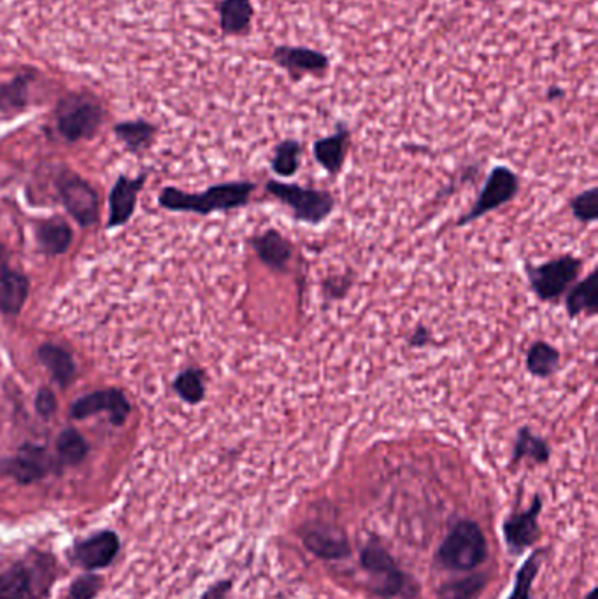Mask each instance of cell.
<instances>
[{"label": "cell", "instance_id": "obj_35", "mask_svg": "<svg viewBox=\"0 0 598 599\" xmlns=\"http://www.w3.org/2000/svg\"><path fill=\"white\" fill-rule=\"evenodd\" d=\"M37 414L41 417H51L57 410V398L50 389H41L36 398Z\"/></svg>", "mask_w": 598, "mask_h": 599}, {"label": "cell", "instance_id": "obj_22", "mask_svg": "<svg viewBox=\"0 0 598 599\" xmlns=\"http://www.w3.org/2000/svg\"><path fill=\"white\" fill-rule=\"evenodd\" d=\"M37 240L44 253L57 256L65 253L71 246L72 230L62 219H50L37 228Z\"/></svg>", "mask_w": 598, "mask_h": 599}, {"label": "cell", "instance_id": "obj_12", "mask_svg": "<svg viewBox=\"0 0 598 599\" xmlns=\"http://www.w3.org/2000/svg\"><path fill=\"white\" fill-rule=\"evenodd\" d=\"M55 468V461L43 447L25 445L11 458L0 459V473L22 486L43 480Z\"/></svg>", "mask_w": 598, "mask_h": 599}, {"label": "cell", "instance_id": "obj_34", "mask_svg": "<svg viewBox=\"0 0 598 599\" xmlns=\"http://www.w3.org/2000/svg\"><path fill=\"white\" fill-rule=\"evenodd\" d=\"M25 81H27L25 78L16 79L11 85L4 86L0 90V102L11 107L20 106L25 100V95H27V83Z\"/></svg>", "mask_w": 598, "mask_h": 599}, {"label": "cell", "instance_id": "obj_24", "mask_svg": "<svg viewBox=\"0 0 598 599\" xmlns=\"http://www.w3.org/2000/svg\"><path fill=\"white\" fill-rule=\"evenodd\" d=\"M560 367V353L548 342H535L528 349L527 368L530 374L539 379H548Z\"/></svg>", "mask_w": 598, "mask_h": 599}, {"label": "cell", "instance_id": "obj_9", "mask_svg": "<svg viewBox=\"0 0 598 599\" xmlns=\"http://www.w3.org/2000/svg\"><path fill=\"white\" fill-rule=\"evenodd\" d=\"M518 186H520V181L513 170L502 167V165L495 167L486 179L485 188L479 193L476 204L469 212L463 214L458 225H469L472 221L486 216L488 212L499 209L500 205L511 202L514 195L518 193Z\"/></svg>", "mask_w": 598, "mask_h": 599}, {"label": "cell", "instance_id": "obj_19", "mask_svg": "<svg viewBox=\"0 0 598 599\" xmlns=\"http://www.w3.org/2000/svg\"><path fill=\"white\" fill-rule=\"evenodd\" d=\"M597 302V272H591L584 281L570 289L567 295V312L570 318H577L581 314L595 316Z\"/></svg>", "mask_w": 598, "mask_h": 599}, {"label": "cell", "instance_id": "obj_25", "mask_svg": "<svg viewBox=\"0 0 598 599\" xmlns=\"http://www.w3.org/2000/svg\"><path fill=\"white\" fill-rule=\"evenodd\" d=\"M488 577L485 573H470L467 577L453 578L442 584L437 599H477L485 591Z\"/></svg>", "mask_w": 598, "mask_h": 599}, {"label": "cell", "instance_id": "obj_6", "mask_svg": "<svg viewBox=\"0 0 598 599\" xmlns=\"http://www.w3.org/2000/svg\"><path fill=\"white\" fill-rule=\"evenodd\" d=\"M579 272H581V260H577L576 256L570 254L537 267H527L530 286L542 302H555L560 296L565 295L576 282Z\"/></svg>", "mask_w": 598, "mask_h": 599}, {"label": "cell", "instance_id": "obj_11", "mask_svg": "<svg viewBox=\"0 0 598 599\" xmlns=\"http://www.w3.org/2000/svg\"><path fill=\"white\" fill-rule=\"evenodd\" d=\"M542 500L539 494H535L532 505L513 512L502 522V536L506 542L507 552L511 556H521L525 550L532 549L541 538V526H539V515H541Z\"/></svg>", "mask_w": 598, "mask_h": 599}, {"label": "cell", "instance_id": "obj_33", "mask_svg": "<svg viewBox=\"0 0 598 599\" xmlns=\"http://www.w3.org/2000/svg\"><path fill=\"white\" fill-rule=\"evenodd\" d=\"M597 195V188H590V190L579 193L576 198H572L570 209L581 223H593L598 218Z\"/></svg>", "mask_w": 598, "mask_h": 599}, {"label": "cell", "instance_id": "obj_23", "mask_svg": "<svg viewBox=\"0 0 598 599\" xmlns=\"http://www.w3.org/2000/svg\"><path fill=\"white\" fill-rule=\"evenodd\" d=\"M274 58L279 64L295 71L320 72L328 67L327 58L318 51L306 48H278L274 51Z\"/></svg>", "mask_w": 598, "mask_h": 599}, {"label": "cell", "instance_id": "obj_1", "mask_svg": "<svg viewBox=\"0 0 598 599\" xmlns=\"http://www.w3.org/2000/svg\"><path fill=\"white\" fill-rule=\"evenodd\" d=\"M58 577L57 557L46 550L30 549L0 571V599H50Z\"/></svg>", "mask_w": 598, "mask_h": 599}, {"label": "cell", "instance_id": "obj_32", "mask_svg": "<svg viewBox=\"0 0 598 599\" xmlns=\"http://www.w3.org/2000/svg\"><path fill=\"white\" fill-rule=\"evenodd\" d=\"M102 589H104V578L93 571H85L72 580L65 599H95Z\"/></svg>", "mask_w": 598, "mask_h": 599}, {"label": "cell", "instance_id": "obj_38", "mask_svg": "<svg viewBox=\"0 0 598 599\" xmlns=\"http://www.w3.org/2000/svg\"><path fill=\"white\" fill-rule=\"evenodd\" d=\"M597 598V589H595V587H593V589H591L590 592H588V594H586V596H584V599H595Z\"/></svg>", "mask_w": 598, "mask_h": 599}, {"label": "cell", "instance_id": "obj_8", "mask_svg": "<svg viewBox=\"0 0 598 599\" xmlns=\"http://www.w3.org/2000/svg\"><path fill=\"white\" fill-rule=\"evenodd\" d=\"M102 123V109L95 100L74 95L58 106V130L69 141L92 137Z\"/></svg>", "mask_w": 598, "mask_h": 599}, {"label": "cell", "instance_id": "obj_17", "mask_svg": "<svg viewBox=\"0 0 598 599\" xmlns=\"http://www.w3.org/2000/svg\"><path fill=\"white\" fill-rule=\"evenodd\" d=\"M29 296V279L15 270L0 274V311L16 316Z\"/></svg>", "mask_w": 598, "mask_h": 599}, {"label": "cell", "instance_id": "obj_5", "mask_svg": "<svg viewBox=\"0 0 598 599\" xmlns=\"http://www.w3.org/2000/svg\"><path fill=\"white\" fill-rule=\"evenodd\" d=\"M267 191L288 205L295 218L309 225H320L334 211V198L327 191L302 188L299 184L283 181H269Z\"/></svg>", "mask_w": 598, "mask_h": 599}, {"label": "cell", "instance_id": "obj_15", "mask_svg": "<svg viewBox=\"0 0 598 599\" xmlns=\"http://www.w3.org/2000/svg\"><path fill=\"white\" fill-rule=\"evenodd\" d=\"M144 177H120L109 198V226H120L129 221L136 209L137 195L143 188Z\"/></svg>", "mask_w": 598, "mask_h": 599}, {"label": "cell", "instance_id": "obj_10", "mask_svg": "<svg viewBox=\"0 0 598 599\" xmlns=\"http://www.w3.org/2000/svg\"><path fill=\"white\" fill-rule=\"evenodd\" d=\"M300 538L304 547L323 561H344L351 556L348 535L334 522H307L300 529Z\"/></svg>", "mask_w": 598, "mask_h": 599}, {"label": "cell", "instance_id": "obj_16", "mask_svg": "<svg viewBox=\"0 0 598 599\" xmlns=\"http://www.w3.org/2000/svg\"><path fill=\"white\" fill-rule=\"evenodd\" d=\"M253 247L257 251L258 258L272 270L285 272L288 263L292 260V244L276 230H267L255 237Z\"/></svg>", "mask_w": 598, "mask_h": 599}, {"label": "cell", "instance_id": "obj_28", "mask_svg": "<svg viewBox=\"0 0 598 599\" xmlns=\"http://www.w3.org/2000/svg\"><path fill=\"white\" fill-rule=\"evenodd\" d=\"M541 566L542 550H535L528 556L527 561L521 564L520 570L514 578L513 591L506 599H532L535 578L539 575Z\"/></svg>", "mask_w": 598, "mask_h": 599}, {"label": "cell", "instance_id": "obj_36", "mask_svg": "<svg viewBox=\"0 0 598 599\" xmlns=\"http://www.w3.org/2000/svg\"><path fill=\"white\" fill-rule=\"evenodd\" d=\"M232 580L225 578V580H218L213 585L207 587V591L202 594L200 599H227L228 594L232 591Z\"/></svg>", "mask_w": 598, "mask_h": 599}, {"label": "cell", "instance_id": "obj_14", "mask_svg": "<svg viewBox=\"0 0 598 599\" xmlns=\"http://www.w3.org/2000/svg\"><path fill=\"white\" fill-rule=\"evenodd\" d=\"M60 195L67 211L71 212L79 225L90 226L99 216V198L90 184L83 179L67 177L60 184Z\"/></svg>", "mask_w": 598, "mask_h": 599}, {"label": "cell", "instance_id": "obj_29", "mask_svg": "<svg viewBox=\"0 0 598 599\" xmlns=\"http://www.w3.org/2000/svg\"><path fill=\"white\" fill-rule=\"evenodd\" d=\"M300 167V144L285 141L279 144L272 158V170L281 177H292Z\"/></svg>", "mask_w": 598, "mask_h": 599}, {"label": "cell", "instance_id": "obj_37", "mask_svg": "<svg viewBox=\"0 0 598 599\" xmlns=\"http://www.w3.org/2000/svg\"><path fill=\"white\" fill-rule=\"evenodd\" d=\"M430 333H428L427 328H423L420 326L416 332L409 337V346L416 347V349H421V347L428 346L430 344Z\"/></svg>", "mask_w": 598, "mask_h": 599}, {"label": "cell", "instance_id": "obj_30", "mask_svg": "<svg viewBox=\"0 0 598 599\" xmlns=\"http://www.w3.org/2000/svg\"><path fill=\"white\" fill-rule=\"evenodd\" d=\"M114 132L127 144V148L139 151L150 144L153 134H155V128L146 121H129V123L118 125Z\"/></svg>", "mask_w": 598, "mask_h": 599}, {"label": "cell", "instance_id": "obj_3", "mask_svg": "<svg viewBox=\"0 0 598 599\" xmlns=\"http://www.w3.org/2000/svg\"><path fill=\"white\" fill-rule=\"evenodd\" d=\"M257 184L225 183L216 184L204 193H183L176 188H167L160 195V204L171 211L199 212L211 214L216 211H232L250 202Z\"/></svg>", "mask_w": 598, "mask_h": 599}, {"label": "cell", "instance_id": "obj_4", "mask_svg": "<svg viewBox=\"0 0 598 599\" xmlns=\"http://www.w3.org/2000/svg\"><path fill=\"white\" fill-rule=\"evenodd\" d=\"M360 568L371 577V591L381 599L400 598L414 591L411 578L383 543L369 540L360 550Z\"/></svg>", "mask_w": 598, "mask_h": 599}, {"label": "cell", "instance_id": "obj_21", "mask_svg": "<svg viewBox=\"0 0 598 599\" xmlns=\"http://www.w3.org/2000/svg\"><path fill=\"white\" fill-rule=\"evenodd\" d=\"M39 360L50 370L53 379L62 386H67L76 375V365L71 354L55 344H44L39 347Z\"/></svg>", "mask_w": 598, "mask_h": 599}, {"label": "cell", "instance_id": "obj_31", "mask_svg": "<svg viewBox=\"0 0 598 599\" xmlns=\"http://www.w3.org/2000/svg\"><path fill=\"white\" fill-rule=\"evenodd\" d=\"M174 389H176V393H178L186 403L195 405V403L202 402V398L206 395L202 372H200V370H195V368L186 370V372L179 375L176 382H174Z\"/></svg>", "mask_w": 598, "mask_h": 599}, {"label": "cell", "instance_id": "obj_26", "mask_svg": "<svg viewBox=\"0 0 598 599\" xmlns=\"http://www.w3.org/2000/svg\"><path fill=\"white\" fill-rule=\"evenodd\" d=\"M86 454H88V444L78 430L67 428L60 433L57 440L58 465H79L85 461Z\"/></svg>", "mask_w": 598, "mask_h": 599}, {"label": "cell", "instance_id": "obj_27", "mask_svg": "<svg viewBox=\"0 0 598 599\" xmlns=\"http://www.w3.org/2000/svg\"><path fill=\"white\" fill-rule=\"evenodd\" d=\"M253 16L250 0H225L221 4V29L227 34H241Z\"/></svg>", "mask_w": 598, "mask_h": 599}, {"label": "cell", "instance_id": "obj_13", "mask_svg": "<svg viewBox=\"0 0 598 599\" xmlns=\"http://www.w3.org/2000/svg\"><path fill=\"white\" fill-rule=\"evenodd\" d=\"M106 410L111 416V423L122 426L130 414V403L118 389L95 391L92 395L81 396L72 403L71 416L74 419H86Z\"/></svg>", "mask_w": 598, "mask_h": 599}, {"label": "cell", "instance_id": "obj_2", "mask_svg": "<svg viewBox=\"0 0 598 599\" xmlns=\"http://www.w3.org/2000/svg\"><path fill=\"white\" fill-rule=\"evenodd\" d=\"M490 556L485 531L472 519H460L449 529L435 552V563L442 570L469 573L483 566Z\"/></svg>", "mask_w": 598, "mask_h": 599}, {"label": "cell", "instance_id": "obj_7", "mask_svg": "<svg viewBox=\"0 0 598 599\" xmlns=\"http://www.w3.org/2000/svg\"><path fill=\"white\" fill-rule=\"evenodd\" d=\"M122 552V538L114 529H99L92 535L79 538L67 550L72 566L83 571L106 570Z\"/></svg>", "mask_w": 598, "mask_h": 599}, {"label": "cell", "instance_id": "obj_20", "mask_svg": "<svg viewBox=\"0 0 598 599\" xmlns=\"http://www.w3.org/2000/svg\"><path fill=\"white\" fill-rule=\"evenodd\" d=\"M551 458V449L544 438L537 437L530 428H521L514 442L511 463L518 465L521 459H532L537 465H546Z\"/></svg>", "mask_w": 598, "mask_h": 599}, {"label": "cell", "instance_id": "obj_18", "mask_svg": "<svg viewBox=\"0 0 598 599\" xmlns=\"http://www.w3.org/2000/svg\"><path fill=\"white\" fill-rule=\"evenodd\" d=\"M348 132L341 128L335 135L325 137L314 144V158L330 174H337L346 160Z\"/></svg>", "mask_w": 598, "mask_h": 599}]
</instances>
